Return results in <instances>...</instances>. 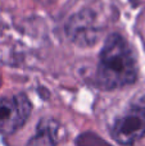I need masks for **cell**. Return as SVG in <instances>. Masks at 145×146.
<instances>
[{
  "mask_svg": "<svg viewBox=\"0 0 145 146\" xmlns=\"http://www.w3.org/2000/svg\"><path fill=\"white\" fill-rule=\"evenodd\" d=\"M138 78V63L130 44L120 33L107 37L96 69L100 88L113 90L132 85Z\"/></svg>",
  "mask_w": 145,
  "mask_h": 146,
  "instance_id": "obj_1",
  "label": "cell"
},
{
  "mask_svg": "<svg viewBox=\"0 0 145 146\" xmlns=\"http://www.w3.org/2000/svg\"><path fill=\"white\" fill-rule=\"evenodd\" d=\"M112 137L121 145L132 146L145 136V96L135 100L112 127Z\"/></svg>",
  "mask_w": 145,
  "mask_h": 146,
  "instance_id": "obj_2",
  "label": "cell"
},
{
  "mask_svg": "<svg viewBox=\"0 0 145 146\" xmlns=\"http://www.w3.org/2000/svg\"><path fill=\"white\" fill-rule=\"evenodd\" d=\"M31 110L32 104L25 94L0 99V133H14L26 123Z\"/></svg>",
  "mask_w": 145,
  "mask_h": 146,
  "instance_id": "obj_3",
  "label": "cell"
},
{
  "mask_svg": "<svg viewBox=\"0 0 145 146\" xmlns=\"http://www.w3.org/2000/svg\"><path fill=\"white\" fill-rule=\"evenodd\" d=\"M66 33L72 42L80 46H91L100 37V27L94 12L84 9L73 14L66 25Z\"/></svg>",
  "mask_w": 145,
  "mask_h": 146,
  "instance_id": "obj_4",
  "label": "cell"
},
{
  "mask_svg": "<svg viewBox=\"0 0 145 146\" xmlns=\"http://www.w3.org/2000/svg\"><path fill=\"white\" fill-rule=\"evenodd\" d=\"M59 124L57 121L45 118L39 122L36 133L30 139L27 146H55Z\"/></svg>",
  "mask_w": 145,
  "mask_h": 146,
  "instance_id": "obj_5",
  "label": "cell"
},
{
  "mask_svg": "<svg viewBox=\"0 0 145 146\" xmlns=\"http://www.w3.org/2000/svg\"><path fill=\"white\" fill-rule=\"evenodd\" d=\"M77 146H112L103 139H100L98 135L92 133V132H85V133L80 135L76 139Z\"/></svg>",
  "mask_w": 145,
  "mask_h": 146,
  "instance_id": "obj_6",
  "label": "cell"
}]
</instances>
